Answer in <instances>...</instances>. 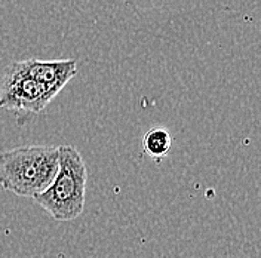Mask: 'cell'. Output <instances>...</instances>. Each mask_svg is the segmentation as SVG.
I'll list each match as a JSON object with an SVG mask.
<instances>
[{"instance_id": "1", "label": "cell", "mask_w": 261, "mask_h": 258, "mask_svg": "<svg viewBox=\"0 0 261 258\" xmlns=\"http://www.w3.org/2000/svg\"><path fill=\"white\" fill-rule=\"evenodd\" d=\"M58 147L25 145L0 153V186L16 196L42 193L57 174Z\"/></svg>"}, {"instance_id": "2", "label": "cell", "mask_w": 261, "mask_h": 258, "mask_svg": "<svg viewBox=\"0 0 261 258\" xmlns=\"http://www.w3.org/2000/svg\"><path fill=\"white\" fill-rule=\"evenodd\" d=\"M88 171L86 165L73 145L58 147V169L52 183L33 200L48 211L57 221H73L85 208Z\"/></svg>"}, {"instance_id": "3", "label": "cell", "mask_w": 261, "mask_h": 258, "mask_svg": "<svg viewBox=\"0 0 261 258\" xmlns=\"http://www.w3.org/2000/svg\"><path fill=\"white\" fill-rule=\"evenodd\" d=\"M55 97L57 92L25 73L18 61L12 63L3 73L0 107L14 112L21 126L30 122L36 114L42 113Z\"/></svg>"}, {"instance_id": "4", "label": "cell", "mask_w": 261, "mask_h": 258, "mask_svg": "<svg viewBox=\"0 0 261 258\" xmlns=\"http://www.w3.org/2000/svg\"><path fill=\"white\" fill-rule=\"evenodd\" d=\"M18 64L25 73H29L36 81L46 85L57 94H60L65 85L77 74L76 60L43 61L37 58H30L18 61Z\"/></svg>"}, {"instance_id": "5", "label": "cell", "mask_w": 261, "mask_h": 258, "mask_svg": "<svg viewBox=\"0 0 261 258\" xmlns=\"http://www.w3.org/2000/svg\"><path fill=\"white\" fill-rule=\"evenodd\" d=\"M143 147L148 156L153 159H162L169 154L172 147V137L165 128L150 129L143 138Z\"/></svg>"}]
</instances>
